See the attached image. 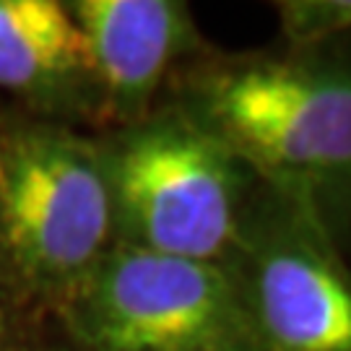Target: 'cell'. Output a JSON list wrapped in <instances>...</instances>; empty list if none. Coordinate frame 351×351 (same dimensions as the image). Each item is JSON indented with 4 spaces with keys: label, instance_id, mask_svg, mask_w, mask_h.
<instances>
[{
    "label": "cell",
    "instance_id": "obj_7",
    "mask_svg": "<svg viewBox=\"0 0 351 351\" xmlns=\"http://www.w3.org/2000/svg\"><path fill=\"white\" fill-rule=\"evenodd\" d=\"M0 88L32 117L101 128L86 39L60 0H0Z\"/></svg>",
    "mask_w": 351,
    "mask_h": 351
},
{
    "label": "cell",
    "instance_id": "obj_2",
    "mask_svg": "<svg viewBox=\"0 0 351 351\" xmlns=\"http://www.w3.org/2000/svg\"><path fill=\"white\" fill-rule=\"evenodd\" d=\"M112 247L94 136L0 110V287L52 323Z\"/></svg>",
    "mask_w": 351,
    "mask_h": 351
},
{
    "label": "cell",
    "instance_id": "obj_8",
    "mask_svg": "<svg viewBox=\"0 0 351 351\" xmlns=\"http://www.w3.org/2000/svg\"><path fill=\"white\" fill-rule=\"evenodd\" d=\"M276 13L287 47H310L351 34V0H281Z\"/></svg>",
    "mask_w": 351,
    "mask_h": 351
},
{
    "label": "cell",
    "instance_id": "obj_4",
    "mask_svg": "<svg viewBox=\"0 0 351 351\" xmlns=\"http://www.w3.org/2000/svg\"><path fill=\"white\" fill-rule=\"evenodd\" d=\"M52 326L88 351H258L221 263L112 245Z\"/></svg>",
    "mask_w": 351,
    "mask_h": 351
},
{
    "label": "cell",
    "instance_id": "obj_6",
    "mask_svg": "<svg viewBox=\"0 0 351 351\" xmlns=\"http://www.w3.org/2000/svg\"><path fill=\"white\" fill-rule=\"evenodd\" d=\"M65 5L86 39L99 88V130L143 120L162 101L177 68L211 50L182 0H73Z\"/></svg>",
    "mask_w": 351,
    "mask_h": 351
},
{
    "label": "cell",
    "instance_id": "obj_5",
    "mask_svg": "<svg viewBox=\"0 0 351 351\" xmlns=\"http://www.w3.org/2000/svg\"><path fill=\"white\" fill-rule=\"evenodd\" d=\"M224 265L258 351H351V263L302 203L261 182Z\"/></svg>",
    "mask_w": 351,
    "mask_h": 351
},
{
    "label": "cell",
    "instance_id": "obj_9",
    "mask_svg": "<svg viewBox=\"0 0 351 351\" xmlns=\"http://www.w3.org/2000/svg\"><path fill=\"white\" fill-rule=\"evenodd\" d=\"M50 326L0 287V351H32Z\"/></svg>",
    "mask_w": 351,
    "mask_h": 351
},
{
    "label": "cell",
    "instance_id": "obj_3",
    "mask_svg": "<svg viewBox=\"0 0 351 351\" xmlns=\"http://www.w3.org/2000/svg\"><path fill=\"white\" fill-rule=\"evenodd\" d=\"M91 136L112 245L224 265L261 185L224 141L169 99L133 125Z\"/></svg>",
    "mask_w": 351,
    "mask_h": 351
},
{
    "label": "cell",
    "instance_id": "obj_10",
    "mask_svg": "<svg viewBox=\"0 0 351 351\" xmlns=\"http://www.w3.org/2000/svg\"><path fill=\"white\" fill-rule=\"evenodd\" d=\"M47 330H50V328H47ZM47 330H45V336L39 339V343L32 351H88V349H84V346L73 343L71 339H65L58 328H55V333H52V336L47 333Z\"/></svg>",
    "mask_w": 351,
    "mask_h": 351
},
{
    "label": "cell",
    "instance_id": "obj_1",
    "mask_svg": "<svg viewBox=\"0 0 351 351\" xmlns=\"http://www.w3.org/2000/svg\"><path fill=\"white\" fill-rule=\"evenodd\" d=\"M162 99L224 141L265 188L351 247V34L284 50L203 52Z\"/></svg>",
    "mask_w": 351,
    "mask_h": 351
}]
</instances>
